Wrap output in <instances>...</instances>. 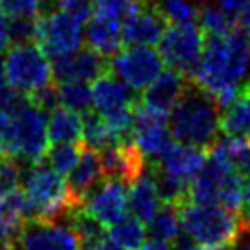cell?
I'll return each instance as SVG.
<instances>
[{"label": "cell", "mask_w": 250, "mask_h": 250, "mask_svg": "<svg viewBox=\"0 0 250 250\" xmlns=\"http://www.w3.org/2000/svg\"><path fill=\"white\" fill-rule=\"evenodd\" d=\"M250 70V41L239 28L227 35H206L203 57L191 74L193 83L211 96L221 109L243 92Z\"/></svg>", "instance_id": "obj_1"}, {"label": "cell", "mask_w": 250, "mask_h": 250, "mask_svg": "<svg viewBox=\"0 0 250 250\" xmlns=\"http://www.w3.org/2000/svg\"><path fill=\"white\" fill-rule=\"evenodd\" d=\"M167 124L175 142L208 151L219 138L221 107L193 83L191 86L188 85L186 92L171 110Z\"/></svg>", "instance_id": "obj_2"}, {"label": "cell", "mask_w": 250, "mask_h": 250, "mask_svg": "<svg viewBox=\"0 0 250 250\" xmlns=\"http://www.w3.org/2000/svg\"><path fill=\"white\" fill-rule=\"evenodd\" d=\"M22 193L28 203L30 219L57 221L79 206L72 197L68 182L44 160L28 164V169L22 173Z\"/></svg>", "instance_id": "obj_3"}, {"label": "cell", "mask_w": 250, "mask_h": 250, "mask_svg": "<svg viewBox=\"0 0 250 250\" xmlns=\"http://www.w3.org/2000/svg\"><path fill=\"white\" fill-rule=\"evenodd\" d=\"M182 232L203 249L232 247L243 228V219L221 204L186 201L180 204Z\"/></svg>", "instance_id": "obj_4"}, {"label": "cell", "mask_w": 250, "mask_h": 250, "mask_svg": "<svg viewBox=\"0 0 250 250\" xmlns=\"http://www.w3.org/2000/svg\"><path fill=\"white\" fill-rule=\"evenodd\" d=\"M189 201L201 204H221L232 211L243 208V177L235 167L208 153L203 169L189 184Z\"/></svg>", "instance_id": "obj_5"}, {"label": "cell", "mask_w": 250, "mask_h": 250, "mask_svg": "<svg viewBox=\"0 0 250 250\" xmlns=\"http://www.w3.org/2000/svg\"><path fill=\"white\" fill-rule=\"evenodd\" d=\"M0 64L6 83L24 96H31L54 83L52 61L33 41L9 46Z\"/></svg>", "instance_id": "obj_6"}, {"label": "cell", "mask_w": 250, "mask_h": 250, "mask_svg": "<svg viewBox=\"0 0 250 250\" xmlns=\"http://www.w3.org/2000/svg\"><path fill=\"white\" fill-rule=\"evenodd\" d=\"M48 144V112L28 100L15 114H11L9 156L26 164H35L44 160Z\"/></svg>", "instance_id": "obj_7"}, {"label": "cell", "mask_w": 250, "mask_h": 250, "mask_svg": "<svg viewBox=\"0 0 250 250\" xmlns=\"http://www.w3.org/2000/svg\"><path fill=\"white\" fill-rule=\"evenodd\" d=\"M83 24L74 15L61 9H48L35 21L33 42L48 55L50 61L64 57L81 48L85 39Z\"/></svg>", "instance_id": "obj_8"}, {"label": "cell", "mask_w": 250, "mask_h": 250, "mask_svg": "<svg viewBox=\"0 0 250 250\" xmlns=\"http://www.w3.org/2000/svg\"><path fill=\"white\" fill-rule=\"evenodd\" d=\"M166 62L153 46H127L109 59V72L134 92H144L162 72Z\"/></svg>", "instance_id": "obj_9"}, {"label": "cell", "mask_w": 250, "mask_h": 250, "mask_svg": "<svg viewBox=\"0 0 250 250\" xmlns=\"http://www.w3.org/2000/svg\"><path fill=\"white\" fill-rule=\"evenodd\" d=\"M206 35L197 24L188 26H169L160 39L158 52L164 59L166 66L191 76L203 57Z\"/></svg>", "instance_id": "obj_10"}, {"label": "cell", "mask_w": 250, "mask_h": 250, "mask_svg": "<svg viewBox=\"0 0 250 250\" xmlns=\"http://www.w3.org/2000/svg\"><path fill=\"white\" fill-rule=\"evenodd\" d=\"M17 250H83L66 219H28L15 239Z\"/></svg>", "instance_id": "obj_11"}, {"label": "cell", "mask_w": 250, "mask_h": 250, "mask_svg": "<svg viewBox=\"0 0 250 250\" xmlns=\"http://www.w3.org/2000/svg\"><path fill=\"white\" fill-rule=\"evenodd\" d=\"M167 120V116L156 114L140 103L134 107L133 144L149 164L158 162L166 151L175 144Z\"/></svg>", "instance_id": "obj_12"}, {"label": "cell", "mask_w": 250, "mask_h": 250, "mask_svg": "<svg viewBox=\"0 0 250 250\" xmlns=\"http://www.w3.org/2000/svg\"><path fill=\"white\" fill-rule=\"evenodd\" d=\"M105 228L114 227L129 211V186L116 179H103L81 203Z\"/></svg>", "instance_id": "obj_13"}, {"label": "cell", "mask_w": 250, "mask_h": 250, "mask_svg": "<svg viewBox=\"0 0 250 250\" xmlns=\"http://www.w3.org/2000/svg\"><path fill=\"white\" fill-rule=\"evenodd\" d=\"M166 30L167 22L156 8L155 0H138L136 8L122 21L124 44L127 46H155Z\"/></svg>", "instance_id": "obj_14"}, {"label": "cell", "mask_w": 250, "mask_h": 250, "mask_svg": "<svg viewBox=\"0 0 250 250\" xmlns=\"http://www.w3.org/2000/svg\"><path fill=\"white\" fill-rule=\"evenodd\" d=\"M186 88L188 76H184L179 70L167 68L144 90L138 103L156 114L169 118L171 110L182 98V94L186 92Z\"/></svg>", "instance_id": "obj_15"}, {"label": "cell", "mask_w": 250, "mask_h": 250, "mask_svg": "<svg viewBox=\"0 0 250 250\" xmlns=\"http://www.w3.org/2000/svg\"><path fill=\"white\" fill-rule=\"evenodd\" d=\"M54 81H86L90 83L109 70V59L90 48H79L72 54L52 61Z\"/></svg>", "instance_id": "obj_16"}, {"label": "cell", "mask_w": 250, "mask_h": 250, "mask_svg": "<svg viewBox=\"0 0 250 250\" xmlns=\"http://www.w3.org/2000/svg\"><path fill=\"white\" fill-rule=\"evenodd\" d=\"M105 179H116L127 186L147 167V160L142 156L133 140L122 142L116 146L100 151Z\"/></svg>", "instance_id": "obj_17"}, {"label": "cell", "mask_w": 250, "mask_h": 250, "mask_svg": "<svg viewBox=\"0 0 250 250\" xmlns=\"http://www.w3.org/2000/svg\"><path fill=\"white\" fill-rule=\"evenodd\" d=\"M66 177H68L66 182H68L72 197L81 206L85 197L105 179L100 151L81 146V155H79L78 164Z\"/></svg>", "instance_id": "obj_18"}, {"label": "cell", "mask_w": 250, "mask_h": 250, "mask_svg": "<svg viewBox=\"0 0 250 250\" xmlns=\"http://www.w3.org/2000/svg\"><path fill=\"white\" fill-rule=\"evenodd\" d=\"M85 24V41L88 48L96 54H100L102 57H112L122 50L124 46L122 21L92 13V17Z\"/></svg>", "instance_id": "obj_19"}, {"label": "cell", "mask_w": 250, "mask_h": 250, "mask_svg": "<svg viewBox=\"0 0 250 250\" xmlns=\"http://www.w3.org/2000/svg\"><path fill=\"white\" fill-rule=\"evenodd\" d=\"M90 88H92V109L98 114H105L109 110L120 109L125 105H134L138 102L133 88L109 70L98 79H94Z\"/></svg>", "instance_id": "obj_20"}, {"label": "cell", "mask_w": 250, "mask_h": 250, "mask_svg": "<svg viewBox=\"0 0 250 250\" xmlns=\"http://www.w3.org/2000/svg\"><path fill=\"white\" fill-rule=\"evenodd\" d=\"M162 204L164 203H162V197L158 193L153 169L146 167L129 184V211H131V215L140 219L142 223L149 225Z\"/></svg>", "instance_id": "obj_21"}, {"label": "cell", "mask_w": 250, "mask_h": 250, "mask_svg": "<svg viewBox=\"0 0 250 250\" xmlns=\"http://www.w3.org/2000/svg\"><path fill=\"white\" fill-rule=\"evenodd\" d=\"M83 138V114L57 107L48 114L50 144H78Z\"/></svg>", "instance_id": "obj_22"}, {"label": "cell", "mask_w": 250, "mask_h": 250, "mask_svg": "<svg viewBox=\"0 0 250 250\" xmlns=\"http://www.w3.org/2000/svg\"><path fill=\"white\" fill-rule=\"evenodd\" d=\"M221 131L227 136L250 142V92L243 90L232 103L221 109Z\"/></svg>", "instance_id": "obj_23"}, {"label": "cell", "mask_w": 250, "mask_h": 250, "mask_svg": "<svg viewBox=\"0 0 250 250\" xmlns=\"http://www.w3.org/2000/svg\"><path fill=\"white\" fill-rule=\"evenodd\" d=\"M28 219L30 211L22 191L17 189L9 195L0 197V237L15 241Z\"/></svg>", "instance_id": "obj_24"}, {"label": "cell", "mask_w": 250, "mask_h": 250, "mask_svg": "<svg viewBox=\"0 0 250 250\" xmlns=\"http://www.w3.org/2000/svg\"><path fill=\"white\" fill-rule=\"evenodd\" d=\"M66 221L72 225V228L76 230L79 241H81V249L83 250H90L94 249L100 241H103L107 237V228L103 227L98 219L94 217L92 213L83 208V206H76L68 211L66 215Z\"/></svg>", "instance_id": "obj_25"}, {"label": "cell", "mask_w": 250, "mask_h": 250, "mask_svg": "<svg viewBox=\"0 0 250 250\" xmlns=\"http://www.w3.org/2000/svg\"><path fill=\"white\" fill-rule=\"evenodd\" d=\"M182 232V221H180V204L164 203L156 215L149 223V234L153 239L160 241H177Z\"/></svg>", "instance_id": "obj_26"}, {"label": "cell", "mask_w": 250, "mask_h": 250, "mask_svg": "<svg viewBox=\"0 0 250 250\" xmlns=\"http://www.w3.org/2000/svg\"><path fill=\"white\" fill-rule=\"evenodd\" d=\"M55 86L61 107L83 116L92 112V88L86 81H57Z\"/></svg>", "instance_id": "obj_27"}, {"label": "cell", "mask_w": 250, "mask_h": 250, "mask_svg": "<svg viewBox=\"0 0 250 250\" xmlns=\"http://www.w3.org/2000/svg\"><path fill=\"white\" fill-rule=\"evenodd\" d=\"M109 237L124 250H138L146 243L147 228L134 215H127L114 227L109 228Z\"/></svg>", "instance_id": "obj_28"}, {"label": "cell", "mask_w": 250, "mask_h": 250, "mask_svg": "<svg viewBox=\"0 0 250 250\" xmlns=\"http://www.w3.org/2000/svg\"><path fill=\"white\" fill-rule=\"evenodd\" d=\"M81 140H83V146L92 147L96 151H103L110 146L122 144L112 134L102 114H98V112H88L83 116V138Z\"/></svg>", "instance_id": "obj_29"}, {"label": "cell", "mask_w": 250, "mask_h": 250, "mask_svg": "<svg viewBox=\"0 0 250 250\" xmlns=\"http://www.w3.org/2000/svg\"><path fill=\"white\" fill-rule=\"evenodd\" d=\"M156 8L171 26H188L199 22L201 9L193 6L191 0H155Z\"/></svg>", "instance_id": "obj_30"}, {"label": "cell", "mask_w": 250, "mask_h": 250, "mask_svg": "<svg viewBox=\"0 0 250 250\" xmlns=\"http://www.w3.org/2000/svg\"><path fill=\"white\" fill-rule=\"evenodd\" d=\"M199 26L204 35H227L237 28V19L228 15L219 6H204L199 13Z\"/></svg>", "instance_id": "obj_31"}, {"label": "cell", "mask_w": 250, "mask_h": 250, "mask_svg": "<svg viewBox=\"0 0 250 250\" xmlns=\"http://www.w3.org/2000/svg\"><path fill=\"white\" fill-rule=\"evenodd\" d=\"M79 155H81V147L76 144H52L44 158L57 173L68 175L78 164Z\"/></svg>", "instance_id": "obj_32"}, {"label": "cell", "mask_w": 250, "mask_h": 250, "mask_svg": "<svg viewBox=\"0 0 250 250\" xmlns=\"http://www.w3.org/2000/svg\"><path fill=\"white\" fill-rule=\"evenodd\" d=\"M22 167L15 156L0 155V197H6L22 184Z\"/></svg>", "instance_id": "obj_33"}, {"label": "cell", "mask_w": 250, "mask_h": 250, "mask_svg": "<svg viewBox=\"0 0 250 250\" xmlns=\"http://www.w3.org/2000/svg\"><path fill=\"white\" fill-rule=\"evenodd\" d=\"M50 0H0V8L9 19H39Z\"/></svg>", "instance_id": "obj_34"}, {"label": "cell", "mask_w": 250, "mask_h": 250, "mask_svg": "<svg viewBox=\"0 0 250 250\" xmlns=\"http://www.w3.org/2000/svg\"><path fill=\"white\" fill-rule=\"evenodd\" d=\"M136 4L138 0H94V13L124 21L136 8Z\"/></svg>", "instance_id": "obj_35"}, {"label": "cell", "mask_w": 250, "mask_h": 250, "mask_svg": "<svg viewBox=\"0 0 250 250\" xmlns=\"http://www.w3.org/2000/svg\"><path fill=\"white\" fill-rule=\"evenodd\" d=\"M52 6L86 22L94 13V0H52Z\"/></svg>", "instance_id": "obj_36"}, {"label": "cell", "mask_w": 250, "mask_h": 250, "mask_svg": "<svg viewBox=\"0 0 250 250\" xmlns=\"http://www.w3.org/2000/svg\"><path fill=\"white\" fill-rule=\"evenodd\" d=\"M35 21L33 19H9V37H11V42L13 44L31 42L33 37H35Z\"/></svg>", "instance_id": "obj_37"}, {"label": "cell", "mask_w": 250, "mask_h": 250, "mask_svg": "<svg viewBox=\"0 0 250 250\" xmlns=\"http://www.w3.org/2000/svg\"><path fill=\"white\" fill-rule=\"evenodd\" d=\"M239 173L243 177V208L239 211V215H241L245 225H250V153Z\"/></svg>", "instance_id": "obj_38"}, {"label": "cell", "mask_w": 250, "mask_h": 250, "mask_svg": "<svg viewBox=\"0 0 250 250\" xmlns=\"http://www.w3.org/2000/svg\"><path fill=\"white\" fill-rule=\"evenodd\" d=\"M9 138H11V114L0 110V155H9Z\"/></svg>", "instance_id": "obj_39"}, {"label": "cell", "mask_w": 250, "mask_h": 250, "mask_svg": "<svg viewBox=\"0 0 250 250\" xmlns=\"http://www.w3.org/2000/svg\"><path fill=\"white\" fill-rule=\"evenodd\" d=\"M9 44H11V37H9V17L0 8V55L8 50Z\"/></svg>", "instance_id": "obj_40"}, {"label": "cell", "mask_w": 250, "mask_h": 250, "mask_svg": "<svg viewBox=\"0 0 250 250\" xmlns=\"http://www.w3.org/2000/svg\"><path fill=\"white\" fill-rule=\"evenodd\" d=\"M232 250H250V225L243 223V228L235 243L232 245Z\"/></svg>", "instance_id": "obj_41"}, {"label": "cell", "mask_w": 250, "mask_h": 250, "mask_svg": "<svg viewBox=\"0 0 250 250\" xmlns=\"http://www.w3.org/2000/svg\"><path fill=\"white\" fill-rule=\"evenodd\" d=\"M237 28L247 35V39L250 41V8L245 9L241 15L237 17Z\"/></svg>", "instance_id": "obj_42"}, {"label": "cell", "mask_w": 250, "mask_h": 250, "mask_svg": "<svg viewBox=\"0 0 250 250\" xmlns=\"http://www.w3.org/2000/svg\"><path fill=\"white\" fill-rule=\"evenodd\" d=\"M138 250H171L169 249V245L166 241H160V239H149L142 245Z\"/></svg>", "instance_id": "obj_43"}, {"label": "cell", "mask_w": 250, "mask_h": 250, "mask_svg": "<svg viewBox=\"0 0 250 250\" xmlns=\"http://www.w3.org/2000/svg\"><path fill=\"white\" fill-rule=\"evenodd\" d=\"M175 250H206L203 249L201 245H197L195 241H191L189 237L186 235V239H177V247H175Z\"/></svg>", "instance_id": "obj_44"}, {"label": "cell", "mask_w": 250, "mask_h": 250, "mask_svg": "<svg viewBox=\"0 0 250 250\" xmlns=\"http://www.w3.org/2000/svg\"><path fill=\"white\" fill-rule=\"evenodd\" d=\"M90 250H124V249H122L120 245H116V243L112 241L109 235H107L103 241H100L94 249H90Z\"/></svg>", "instance_id": "obj_45"}, {"label": "cell", "mask_w": 250, "mask_h": 250, "mask_svg": "<svg viewBox=\"0 0 250 250\" xmlns=\"http://www.w3.org/2000/svg\"><path fill=\"white\" fill-rule=\"evenodd\" d=\"M0 250H17V245L13 239H4L0 237Z\"/></svg>", "instance_id": "obj_46"}, {"label": "cell", "mask_w": 250, "mask_h": 250, "mask_svg": "<svg viewBox=\"0 0 250 250\" xmlns=\"http://www.w3.org/2000/svg\"><path fill=\"white\" fill-rule=\"evenodd\" d=\"M245 90H249V92H250V70H249V74H247V83H245Z\"/></svg>", "instance_id": "obj_47"}, {"label": "cell", "mask_w": 250, "mask_h": 250, "mask_svg": "<svg viewBox=\"0 0 250 250\" xmlns=\"http://www.w3.org/2000/svg\"><path fill=\"white\" fill-rule=\"evenodd\" d=\"M0 76H2V64H0Z\"/></svg>", "instance_id": "obj_48"}]
</instances>
